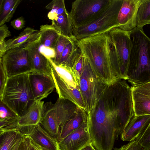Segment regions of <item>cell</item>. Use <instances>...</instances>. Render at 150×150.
I'll return each instance as SVG.
<instances>
[{
    "mask_svg": "<svg viewBox=\"0 0 150 150\" xmlns=\"http://www.w3.org/2000/svg\"><path fill=\"white\" fill-rule=\"evenodd\" d=\"M134 116L131 88L121 79L107 85L87 114L88 120L102 121L114 127L117 139Z\"/></svg>",
    "mask_w": 150,
    "mask_h": 150,
    "instance_id": "1",
    "label": "cell"
},
{
    "mask_svg": "<svg viewBox=\"0 0 150 150\" xmlns=\"http://www.w3.org/2000/svg\"><path fill=\"white\" fill-rule=\"evenodd\" d=\"M77 44L99 79L107 84L117 80L111 68L110 55L112 43L108 33L77 40Z\"/></svg>",
    "mask_w": 150,
    "mask_h": 150,
    "instance_id": "2",
    "label": "cell"
},
{
    "mask_svg": "<svg viewBox=\"0 0 150 150\" xmlns=\"http://www.w3.org/2000/svg\"><path fill=\"white\" fill-rule=\"evenodd\" d=\"M129 33L133 47L127 80L134 86L150 82V38L145 33L142 27H137Z\"/></svg>",
    "mask_w": 150,
    "mask_h": 150,
    "instance_id": "3",
    "label": "cell"
},
{
    "mask_svg": "<svg viewBox=\"0 0 150 150\" xmlns=\"http://www.w3.org/2000/svg\"><path fill=\"white\" fill-rule=\"evenodd\" d=\"M29 73L8 78L2 100L20 117L25 115L35 101Z\"/></svg>",
    "mask_w": 150,
    "mask_h": 150,
    "instance_id": "4",
    "label": "cell"
},
{
    "mask_svg": "<svg viewBox=\"0 0 150 150\" xmlns=\"http://www.w3.org/2000/svg\"><path fill=\"white\" fill-rule=\"evenodd\" d=\"M81 109L71 101L59 97L54 104L48 103L45 108L43 116L40 124L59 142L61 126L75 116Z\"/></svg>",
    "mask_w": 150,
    "mask_h": 150,
    "instance_id": "5",
    "label": "cell"
},
{
    "mask_svg": "<svg viewBox=\"0 0 150 150\" xmlns=\"http://www.w3.org/2000/svg\"><path fill=\"white\" fill-rule=\"evenodd\" d=\"M123 0H111L101 14L89 24L73 30L77 40L108 33L118 27L117 18Z\"/></svg>",
    "mask_w": 150,
    "mask_h": 150,
    "instance_id": "6",
    "label": "cell"
},
{
    "mask_svg": "<svg viewBox=\"0 0 150 150\" xmlns=\"http://www.w3.org/2000/svg\"><path fill=\"white\" fill-rule=\"evenodd\" d=\"M129 32L116 28L108 33L117 57V67L114 73L117 79H127V70L133 47Z\"/></svg>",
    "mask_w": 150,
    "mask_h": 150,
    "instance_id": "7",
    "label": "cell"
},
{
    "mask_svg": "<svg viewBox=\"0 0 150 150\" xmlns=\"http://www.w3.org/2000/svg\"><path fill=\"white\" fill-rule=\"evenodd\" d=\"M111 0H76L69 13L73 30L94 20L104 11Z\"/></svg>",
    "mask_w": 150,
    "mask_h": 150,
    "instance_id": "8",
    "label": "cell"
},
{
    "mask_svg": "<svg viewBox=\"0 0 150 150\" xmlns=\"http://www.w3.org/2000/svg\"><path fill=\"white\" fill-rule=\"evenodd\" d=\"M84 57V66L80 79L79 88L87 114L90 112L101 94L108 84L101 80Z\"/></svg>",
    "mask_w": 150,
    "mask_h": 150,
    "instance_id": "9",
    "label": "cell"
},
{
    "mask_svg": "<svg viewBox=\"0 0 150 150\" xmlns=\"http://www.w3.org/2000/svg\"><path fill=\"white\" fill-rule=\"evenodd\" d=\"M0 61L8 78L33 71L30 59L26 48L7 51L0 58Z\"/></svg>",
    "mask_w": 150,
    "mask_h": 150,
    "instance_id": "10",
    "label": "cell"
},
{
    "mask_svg": "<svg viewBox=\"0 0 150 150\" xmlns=\"http://www.w3.org/2000/svg\"><path fill=\"white\" fill-rule=\"evenodd\" d=\"M29 78L35 101L47 98L55 88L51 75L32 71L29 73Z\"/></svg>",
    "mask_w": 150,
    "mask_h": 150,
    "instance_id": "11",
    "label": "cell"
},
{
    "mask_svg": "<svg viewBox=\"0 0 150 150\" xmlns=\"http://www.w3.org/2000/svg\"><path fill=\"white\" fill-rule=\"evenodd\" d=\"M91 142L87 120L79 128L60 140L61 150H81Z\"/></svg>",
    "mask_w": 150,
    "mask_h": 150,
    "instance_id": "12",
    "label": "cell"
},
{
    "mask_svg": "<svg viewBox=\"0 0 150 150\" xmlns=\"http://www.w3.org/2000/svg\"><path fill=\"white\" fill-rule=\"evenodd\" d=\"M141 0H123L117 17L118 28L129 31L137 27V11Z\"/></svg>",
    "mask_w": 150,
    "mask_h": 150,
    "instance_id": "13",
    "label": "cell"
},
{
    "mask_svg": "<svg viewBox=\"0 0 150 150\" xmlns=\"http://www.w3.org/2000/svg\"><path fill=\"white\" fill-rule=\"evenodd\" d=\"M18 128L23 134L30 137L44 150H58V142L52 137L40 124L18 127Z\"/></svg>",
    "mask_w": 150,
    "mask_h": 150,
    "instance_id": "14",
    "label": "cell"
},
{
    "mask_svg": "<svg viewBox=\"0 0 150 150\" xmlns=\"http://www.w3.org/2000/svg\"><path fill=\"white\" fill-rule=\"evenodd\" d=\"M131 88L134 116L150 115V82Z\"/></svg>",
    "mask_w": 150,
    "mask_h": 150,
    "instance_id": "15",
    "label": "cell"
},
{
    "mask_svg": "<svg viewBox=\"0 0 150 150\" xmlns=\"http://www.w3.org/2000/svg\"><path fill=\"white\" fill-rule=\"evenodd\" d=\"M40 37L39 30L26 28L18 36L5 40L2 49L0 50V58L9 50L27 47L39 40Z\"/></svg>",
    "mask_w": 150,
    "mask_h": 150,
    "instance_id": "16",
    "label": "cell"
},
{
    "mask_svg": "<svg viewBox=\"0 0 150 150\" xmlns=\"http://www.w3.org/2000/svg\"><path fill=\"white\" fill-rule=\"evenodd\" d=\"M51 67V75L55 83L59 97L69 100L86 111L80 89L75 88L65 82Z\"/></svg>",
    "mask_w": 150,
    "mask_h": 150,
    "instance_id": "17",
    "label": "cell"
},
{
    "mask_svg": "<svg viewBox=\"0 0 150 150\" xmlns=\"http://www.w3.org/2000/svg\"><path fill=\"white\" fill-rule=\"evenodd\" d=\"M40 45L39 40L26 47L30 59L33 71L51 75L52 70L50 62L48 57L40 52L39 48Z\"/></svg>",
    "mask_w": 150,
    "mask_h": 150,
    "instance_id": "18",
    "label": "cell"
},
{
    "mask_svg": "<svg viewBox=\"0 0 150 150\" xmlns=\"http://www.w3.org/2000/svg\"><path fill=\"white\" fill-rule=\"evenodd\" d=\"M150 123V115L134 116L121 135L123 141L135 140L146 128Z\"/></svg>",
    "mask_w": 150,
    "mask_h": 150,
    "instance_id": "19",
    "label": "cell"
},
{
    "mask_svg": "<svg viewBox=\"0 0 150 150\" xmlns=\"http://www.w3.org/2000/svg\"><path fill=\"white\" fill-rule=\"evenodd\" d=\"M20 117L0 100V134L18 128Z\"/></svg>",
    "mask_w": 150,
    "mask_h": 150,
    "instance_id": "20",
    "label": "cell"
},
{
    "mask_svg": "<svg viewBox=\"0 0 150 150\" xmlns=\"http://www.w3.org/2000/svg\"><path fill=\"white\" fill-rule=\"evenodd\" d=\"M44 101H35L28 112L20 117L18 127L35 125L40 124L44 115Z\"/></svg>",
    "mask_w": 150,
    "mask_h": 150,
    "instance_id": "21",
    "label": "cell"
},
{
    "mask_svg": "<svg viewBox=\"0 0 150 150\" xmlns=\"http://www.w3.org/2000/svg\"><path fill=\"white\" fill-rule=\"evenodd\" d=\"M87 120L86 112L81 109L75 116L67 120L61 126L60 141L80 127Z\"/></svg>",
    "mask_w": 150,
    "mask_h": 150,
    "instance_id": "22",
    "label": "cell"
},
{
    "mask_svg": "<svg viewBox=\"0 0 150 150\" xmlns=\"http://www.w3.org/2000/svg\"><path fill=\"white\" fill-rule=\"evenodd\" d=\"M39 30L40 34L39 42L41 45L54 50L61 34L52 24L42 25Z\"/></svg>",
    "mask_w": 150,
    "mask_h": 150,
    "instance_id": "23",
    "label": "cell"
},
{
    "mask_svg": "<svg viewBox=\"0 0 150 150\" xmlns=\"http://www.w3.org/2000/svg\"><path fill=\"white\" fill-rule=\"evenodd\" d=\"M48 58L51 66L63 80L71 86L80 89V79L72 68L57 65L53 62L50 57Z\"/></svg>",
    "mask_w": 150,
    "mask_h": 150,
    "instance_id": "24",
    "label": "cell"
},
{
    "mask_svg": "<svg viewBox=\"0 0 150 150\" xmlns=\"http://www.w3.org/2000/svg\"><path fill=\"white\" fill-rule=\"evenodd\" d=\"M52 25L61 34L66 37L75 38L68 12L59 15L52 21Z\"/></svg>",
    "mask_w": 150,
    "mask_h": 150,
    "instance_id": "25",
    "label": "cell"
},
{
    "mask_svg": "<svg viewBox=\"0 0 150 150\" xmlns=\"http://www.w3.org/2000/svg\"><path fill=\"white\" fill-rule=\"evenodd\" d=\"M74 39L66 47L63 52L59 64L72 68L78 56L81 52Z\"/></svg>",
    "mask_w": 150,
    "mask_h": 150,
    "instance_id": "26",
    "label": "cell"
},
{
    "mask_svg": "<svg viewBox=\"0 0 150 150\" xmlns=\"http://www.w3.org/2000/svg\"><path fill=\"white\" fill-rule=\"evenodd\" d=\"M21 0H1L0 26L9 22L12 17Z\"/></svg>",
    "mask_w": 150,
    "mask_h": 150,
    "instance_id": "27",
    "label": "cell"
},
{
    "mask_svg": "<svg viewBox=\"0 0 150 150\" xmlns=\"http://www.w3.org/2000/svg\"><path fill=\"white\" fill-rule=\"evenodd\" d=\"M22 135L18 128L0 134V150H12Z\"/></svg>",
    "mask_w": 150,
    "mask_h": 150,
    "instance_id": "28",
    "label": "cell"
},
{
    "mask_svg": "<svg viewBox=\"0 0 150 150\" xmlns=\"http://www.w3.org/2000/svg\"><path fill=\"white\" fill-rule=\"evenodd\" d=\"M137 27L150 24V0H141L137 14Z\"/></svg>",
    "mask_w": 150,
    "mask_h": 150,
    "instance_id": "29",
    "label": "cell"
},
{
    "mask_svg": "<svg viewBox=\"0 0 150 150\" xmlns=\"http://www.w3.org/2000/svg\"><path fill=\"white\" fill-rule=\"evenodd\" d=\"M45 8L50 10L47 17L51 21L64 13L68 12L64 0H54L47 5Z\"/></svg>",
    "mask_w": 150,
    "mask_h": 150,
    "instance_id": "30",
    "label": "cell"
},
{
    "mask_svg": "<svg viewBox=\"0 0 150 150\" xmlns=\"http://www.w3.org/2000/svg\"><path fill=\"white\" fill-rule=\"evenodd\" d=\"M74 39H76L75 38H70L62 35H60L54 50V56L53 58L50 57L55 65L59 64L62 53L66 47Z\"/></svg>",
    "mask_w": 150,
    "mask_h": 150,
    "instance_id": "31",
    "label": "cell"
},
{
    "mask_svg": "<svg viewBox=\"0 0 150 150\" xmlns=\"http://www.w3.org/2000/svg\"><path fill=\"white\" fill-rule=\"evenodd\" d=\"M135 140L148 150H150V123Z\"/></svg>",
    "mask_w": 150,
    "mask_h": 150,
    "instance_id": "32",
    "label": "cell"
},
{
    "mask_svg": "<svg viewBox=\"0 0 150 150\" xmlns=\"http://www.w3.org/2000/svg\"><path fill=\"white\" fill-rule=\"evenodd\" d=\"M84 66V57L81 52L76 58L72 67L78 78L80 79Z\"/></svg>",
    "mask_w": 150,
    "mask_h": 150,
    "instance_id": "33",
    "label": "cell"
},
{
    "mask_svg": "<svg viewBox=\"0 0 150 150\" xmlns=\"http://www.w3.org/2000/svg\"><path fill=\"white\" fill-rule=\"evenodd\" d=\"M8 79L7 73L0 61V99L2 97Z\"/></svg>",
    "mask_w": 150,
    "mask_h": 150,
    "instance_id": "34",
    "label": "cell"
},
{
    "mask_svg": "<svg viewBox=\"0 0 150 150\" xmlns=\"http://www.w3.org/2000/svg\"><path fill=\"white\" fill-rule=\"evenodd\" d=\"M114 150H148L135 140L122 146L119 148H115Z\"/></svg>",
    "mask_w": 150,
    "mask_h": 150,
    "instance_id": "35",
    "label": "cell"
},
{
    "mask_svg": "<svg viewBox=\"0 0 150 150\" xmlns=\"http://www.w3.org/2000/svg\"><path fill=\"white\" fill-rule=\"evenodd\" d=\"M11 36V32L5 24L0 26V50L3 47L5 38Z\"/></svg>",
    "mask_w": 150,
    "mask_h": 150,
    "instance_id": "36",
    "label": "cell"
},
{
    "mask_svg": "<svg viewBox=\"0 0 150 150\" xmlns=\"http://www.w3.org/2000/svg\"><path fill=\"white\" fill-rule=\"evenodd\" d=\"M10 24L14 29L20 30L24 27L25 21L23 17L21 16L12 20L11 21Z\"/></svg>",
    "mask_w": 150,
    "mask_h": 150,
    "instance_id": "37",
    "label": "cell"
},
{
    "mask_svg": "<svg viewBox=\"0 0 150 150\" xmlns=\"http://www.w3.org/2000/svg\"><path fill=\"white\" fill-rule=\"evenodd\" d=\"M26 141L27 150H44L40 145H38L29 137L24 135Z\"/></svg>",
    "mask_w": 150,
    "mask_h": 150,
    "instance_id": "38",
    "label": "cell"
},
{
    "mask_svg": "<svg viewBox=\"0 0 150 150\" xmlns=\"http://www.w3.org/2000/svg\"><path fill=\"white\" fill-rule=\"evenodd\" d=\"M12 150H27L25 137L23 134L19 138Z\"/></svg>",
    "mask_w": 150,
    "mask_h": 150,
    "instance_id": "39",
    "label": "cell"
},
{
    "mask_svg": "<svg viewBox=\"0 0 150 150\" xmlns=\"http://www.w3.org/2000/svg\"><path fill=\"white\" fill-rule=\"evenodd\" d=\"M94 147L92 142H91L81 150H92Z\"/></svg>",
    "mask_w": 150,
    "mask_h": 150,
    "instance_id": "40",
    "label": "cell"
},
{
    "mask_svg": "<svg viewBox=\"0 0 150 150\" xmlns=\"http://www.w3.org/2000/svg\"><path fill=\"white\" fill-rule=\"evenodd\" d=\"M92 150H97L94 147L93 149Z\"/></svg>",
    "mask_w": 150,
    "mask_h": 150,
    "instance_id": "41",
    "label": "cell"
},
{
    "mask_svg": "<svg viewBox=\"0 0 150 150\" xmlns=\"http://www.w3.org/2000/svg\"><path fill=\"white\" fill-rule=\"evenodd\" d=\"M58 150H61V149H60L59 148H59H58Z\"/></svg>",
    "mask_w": 150,
    "mask_h": 150,
    "instance_id": "42",
    "label": "cell"
},
{
    "mask_svg": "<svg viewBox=\"0 0 150 150\" xmlns=\"http://www.w3.org/2000/svg\"></svg>",
    "mask_w": 150,
    "mask_h": 150,
    "instance_id": "43",
    "label": "cell"
}]
</instances>
